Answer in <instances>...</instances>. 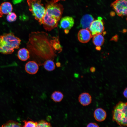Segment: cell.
<instances>
[{"label":"cell","mask_w":127,"mask_h":127,"mask_svg":"<svg viewBox=\"0 0 127 127\" xmlns=\"http://www.w3.org/2000/svg\"><path fill=\"white\" fill-rule=\"evenodd\" d=\"M48 34L43 32H32L27 44L30 55L41 65L46 60H53L56 52L53 49Z\"/></svg>","instance_id":"6da1fadb"},{"label":"cell","mask_w":127,"mask_h":127,"mask_svg":"<svg viewBox=\"0 0 127 127\" xmlns=\"http://www.w3.org/2000/svg\"><path fill=\"white\" fill-rule=\"evenodd\" d=\"M21 40L12 32L0 35V53L4 54L12 53L19 48Z\"/></svg>","instance_id":"7a4b0ae2"},{"label":"cell","mask_w":127,"mask_h":127,"mask_svg":"<svg viewBox=\"0 0 127 127\" xmlns=\"http://www.w3.org/2000/svg\"><path fill=\"white\" fill-rule=\"evenodd\" d=\"M127 102L119 101L112 111V120L120 126H127Z\"/></svg>","instance_id":"3957f363"},{"label":"cell","mask_w":127,"mask_h":127,"mask_svg":"<svg viewBox=\"0 0 127 127\" xmlns=\"http://www.w3.org/2000/svg\"><path fill=\"white\" fill-rule=\"evenodd\" d=\"M29 10L35 19L41 24L42 19L45 12V8L42 3L41 0H27Z\"/></svg>","instance_id":"277c9868"},{"label":"cell","mask_w":127,"mask_h":127,"mask_svg":"<svg viewBox=\"0 0 127 127\" xmlns=\"http://www.w3.org/2000/svg\"><path fill=\"white\" fill-rule=\"evenodd\" d=\"M45 8V14L60 20L64 10L63 6L62 4L55 3L52 0L47 3Z\"/></svg>","instance_id":"5b68a950"},{"label":"cell","mask_w":127,"mask_h":127,"mask_svg":"<svg viewBox=\"0 0 127 127\" xmlns=\"http://www.w3.org/2000/svg\"><path fill=\"white\" fill-rule=\"evenodd\" d=\"M127 0H115L111 5L117 15L122 17L127 16Z\"/></svg>","instance_id":"8992f818"},{"label":"cell","mask_w":127,"mask_h":127,"mask_svg":"<svg viewBox=\"0 0 127 127\" xmlns=\"http://www.w3.org/2000/svg\"><path fill=\"white\" fill-rule=\"evenodd\" d=\"M89 29L92 36L98 34H101L104 29L102 18L98 17L97 19L94 20L91 23Z\"/></svg>","instance_id":"52a82bcc"},{"label":"cell","mask_w":127,"mask_h":127,"mask_svg":"<svg viewBox=\"0 0 127 127\" xmlns=\"http://www.w3.org/2000/svg\"><path fill=\"white\" fill-rule=\"evenodd\" d=\"M59 21L56 18L45 14L42 19L44 29L50 31L57 27Z\"/></svg>","instance_id":"ba28073f"},{"label":"cell","mask_w":127,"mask_h":127,"mask_svg":"<svg viewBox=\"0 0 127 127\" xmlns=\"http://www.w3.org/2000/svg\"><path fill=\"white\" fill-rule=\"evenodd\" d=\"M74 20L71 17L66 16L62 18L60 21L59 26L64 30L70 29L73 26Z\"/></svg>","instance_id":"9c48e42d"},{"label":"cell","mask_w":127,"mask_h":127,"mask_svg":"<svg viewBox=\"0 0 127 127\" xmlns=\"http://www.w3.org/2000/svg\"><path fill=\"white\" fill-rule=\"evenodd\" d=\"M92 36L89 29L83 28L79 31L77 37L79 41L82 43L88 42Z\"/></svg>","instance_id":"30bf717a"},{"label":"cell","mask_w":127,"mask_h":127,"mask_svg":"<svg viewBox=\"0 0 127 127\" xmlns=\"http://www.w3.org/2000/svg\"><path fill=\"white\" fill-rule=\"evenodd\" d=\"M25 68L27 73L30 74L34 75L38 71L39 67L38 64L35 61H31L26 64Z\"/></svg>","instance_id":"8fae6325"},{"label":"cell","mask_w":127,"mask_h":127,"mask_svg":"<svg viewBox=\"0 0 127 127\" xmlns=\"http://www.w3.org/2000/svg\"><path fill=\"white\" fill-rule=\"evenodd\" d=\"M94 19L91 15L87 14L82 17L80 22V27L83 28L89 29L92 22Z\"/></svg>","instance_id":"7c38bea8"},{"label":"cell","mask_w":127,"mask_h":127,"mask_svg":"<svg viewBox=\"0 0 127 127\" xmlns=\"http://www.w3.org/2000/svg\"><path fill=\"white\" fill-rule=\"evenodd\" d=\"M78 101L83 106H87L90 104L92 101L91 95L88 93L83 92L79 95Z\"/></svg>","instance_id":"4fadbf2b"},{"label":"cell","mask_w":127,"mask_h":127,"mask_svg":"<svg viewBox=\"0 0 127 127\" xmlns=\"http://www.w3.org/2000/svg\"><path fill=\"white\" fill-rule=\"evenodd\" d=\"M94 116L95 119L98 122H102L105 120L107 117L105 111L101 108H98L94 111Z\"/></svg>","instance_id":"5bb4252c"},{"label":"cell","mask_w":127,"mask_h":127,"mask_svg":"<svg viewBox=\"0 0 127 127\" xmlns=\"http://www.w3.org/2000/svg\"><path fill=\"white\" fill-rule=\"evenodd\" d=\"M17 55L19 59L22 61H25L29 58L30 53L27 49L23 48L19 50Z\"/></svg>","instance_id":"9a60e30c"},{"label":"cell","mask_w":127,"mask_h":127,"mask_svg":"<svg viewBox=\"0 0 127 127\" xmlns=\"http://www.w3.org/2000/svg\"><path fill=\"white\" fill-rule=\"evenodd\" d=\"M1 12L3 14H8L11 12L13 7L11 4L8 2L2 3L0 6Z\"/></svg>","instance_id":"2e32d148"},{"label":"cell","mask_w":127,"mask_h":127,"mask_svg":"<svg viewBox=\"0 0 127 127\" xmlns=\"http://www.w3.org/2000/svg\"><path fill=\"white\" fill-rule=\"evenodd\" d=\"M50 40V42L54 50L56 52L58 51V53L61 52L62 48L60 44L58 36L52 37Z\"/></svg>","instance_id":"e0dca14e"},{"label":"cell","mask_w":127,"mask_h":127,"mask_svg":"<svg viewBox=\"0 0 127 127\" xmlns=\"http://www.w3.org/2000/svg\"><path fill=\"white\" fill-rule=\"evenodd\" d=\"M92 40L94 44L96 47H100L103 44L104 39L101 34H98L93 36Z\"/></svg>","instance_id":"ac0fdd59"},{"label":"cell","mask_w":127,"mask_h":127,"mask_svg":"<svg viewBox=\"0 0 127 127\" xmlns=\"http://www.w3.org/2000/svg\"><path fill=\"white\" fill-rule=\"evenodd\" d=\"M64 95L63 93L59 91H55L52 94L51 98L54 102H59L63 99Z\"/></svg>","instance_id":"d6986e66"},{"label":"cell","mask_w":127,"mask_h":127,"mask_svg":"<svg viewBox=\"0 0 127 127\" xmlns=\"http://www.w3.org/2000/svg\"><path fill=\"white\" fill-rule=\"evenodd\" d=\"M44 69L48 71H51L55 68V65L53 60L48 59L45 60L43 64Z\"/></svg>","instance_id":"ffe728a7"},{"label":"cell","mask_w":127,"mask_h":127,"mask_svg":"<svg viewBox=\"0 0 127 127\" xmlns=\"http://www.w3.org/2000/svg\"><path fill=\"white\" fill-rule=\"evenodd\" d=\"M1 127H23L18 123L13 120H9L3 125Z\"/></svg>","instance_id":"44dd1931"},{"label":"cell","mask_w":127,"mask_h":127,"mask_svg":"<svg viewBox=\"0 0 127 127\" xmlns=\"http://www.w3.org/2000/svg\"><path fill=\"white\" fill-rule=\"evenodd\" d=\"M17 18L16 14L14 12H11L8 14L7 16V20L9 22L15 21Z\"/></svg>","instance_id":"7402d4cb"},{"label":"cell","mask_w":127,"mask_h":127,"mask_svg":"<svg viewBox=\"0 0 127 127\" xmlns=\"http://www.w3.org/2000/svg\"><path fill=\"white\" fill-rule=\"evenodd\" d=\"M36 127H52L50 123L45 120H42L37 122Z\"/></svg>","instance_id":"603a6c76"},{"label":"cell","mask_w":127,"mask_h":127,"mask_svg":"<svg viewBox=\"0 0 127 127\" xmlns=\"http://www.w3.org/2000/svg\"><path fill=\"white\" fill-rule=\"evenodd\" d=\"M24 124L23 127H36L37 122L33 121H24Z\"/></svg>","instance_id":"cb8c5ba5"},{"label":"cell","mask_w":127,"mask_h":127,"mask_svg":"<svg viewBox=\"0 0 127 127\" xmlns=\"http://www.w3.org/2000/svg\"><path fill=\"white\" fill-rule=\"evenodd\" d=\"M86 127H99V126L96 123H90L88 124Z\"/></svg>","instance_id":"d4e9b609"},{"label":"cell","mask_w":127,"mask_h":127,"mask_svg":"<svg viewBox=\"0 0 127 127\" xmlns=\"http://www.w3.org/2000/svg\"><path fill=\"white\" fill-rule=\"evenodd\" d=\"M127 87L125 88L124 90L123 93V96L124 97L127 98Z\"/></svg>","instance_id":"484cf974"},{"label":"cell","mask_w":127,"mask_h":127,"mask_svg":"<svg viewBox=\"0 0 127 127\" xmlns=\"http://www.w3.org/2000/svg\"><path fill=\"white\" fill-rule=\"evenodd\" d=\"M90 70L91 72H94L95 71V68L94 67H92L90 68Z\"/></svg>","instance_id":"4316f807"},{"label":"cell","mask_w":127,"mask_h":127,"mask_svg":"<svg viewBox=\"0 0 127 127\" xmlns=\"http://www.w3.org/2000/svg\"><path fill=\"white\" fill-rule=\"evenodd\" d=\"M22 0H13V2L15 3H18L21 1Z\"/></svg>","instance_id":"83f0119b"},{"label":"cell","mask_w":127,"mask_h":127,"mask_svg":"<svg viewBox=\"0 0 127 127\" xmlns=\"http://www.w3.org/2000/svg\"><path fill=\"white\" fill-rule=\"evenodd\" d=\"M65 0H53L54 2L55 3H56L57 2L60 0L64 1Z\"/></svg>","instance_id":"f1b7e54d"},{"label":"cell","mask_w":127,"mask_h":127,"mask_svg":"<svg viewBox=\"0 0 127 127\" xmlns=\"http://www.w3.org/2000/svg\"><path fill=\"white\" fill-rule=\"evenodd\" d=\"M3 14L1 12L0 8V18L2 17L3 16Z\"/></svg>","instance_id":"f546056e"},{"label":"cell","mask_w":127,"mask_h":127,"mask_svg":"<svg viewBox=\"0 0 127 127\" xmlns=\"http://www.w3.org/2000/svg\"><path fill=\"white\" fill-rule=\"evenodd\" d=\"M96 49L97 50H99L101 49L100 47H97Z\"/></svg>","instance_id":"4dcf8cb0"},{"label":"cell","mask_w":127,"mask_h":127,"mask_svg":"<svg viewBox=\"0 0 127 127\" xmlns=\"http://www.w3.org/2000/svg\"><path fill=\"white\" fill-rule=\"evenodd\" d=\"M122 127V126H121V127Z\"/></svg>","instance_id":"1f68e13d"}]
</instances>
